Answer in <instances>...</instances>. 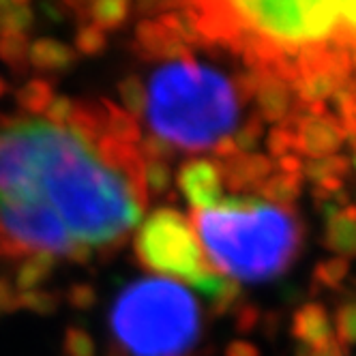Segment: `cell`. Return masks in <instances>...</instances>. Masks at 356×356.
<instances>
[{
    "instance_id": "cell-1",
    "label": "cell",
    "mask_w": 356,
    "mask_h": 356,
    "mask_svg": "<svg viewBox=\"0 0 356 356\" xmlns=\"http://www.w3.org/2000/svg\"><path fill=\"white\" fill-rule=\"evenodd\" d=\"M29 134L41 197L75 243L90 249L112 247L142 223L144 211L124 178L101 163L95 150L67 127L29 118Z\"/></svg>"
},
{
    "instance_id": "cell-2",
    "label": "cell",
    "mask_w": 356,
    "mask_h": 356,
    "mask_svg": "<svg viewBox=\"0 0 356 356\" xmlns=\"http://www.w3.org/2000/svg\"><path fill=\"white\" fill-rule=\"evenodd\" d=\"M189 223L207 260L234 282H273L292 268L302 247L294 209L266 204L256 195H230L211 211H191Z\"/></svg>"
},
{
    "instance_id": "cell-3",
    "label": "cell",
    "mask_w": 356,
    "mask_h": 356,
    "mask_svg": "<svg viewBox=\"0 0 356 356\" xmlns=\"http://www.w3.org/2000/svg\"><path fill=\"white\" fill-rule=\"evenodd\" d=\"M241 99L230 78L195 60H176L150 75L146 116L157 138L189 152L213 148L236 129Z\"/></svg>"
},
{
    "instance_id": "cell-4",
    "label": "cell",
    "mask_w": 356,
    "mask_h": 356,
    "mask_svg": "<svg viewBox=\"0 0 356 356\" xmlns=\"http://www.w3.org/2000/svg\"><path fill=\"white\" fill-rule=\"evenodd\" d=\"M110 326L131 356H185L202 330L191 292L161 277L127 286L112 305Z\"/></svg>"
},
{
    "instance_id": "cell-5",
    "label": "cell",
    "mask_w": 356,
    "mask_h": 356,
    "mask_svg": "<svg viewBox=\"0 0 356 356\" xmlns=\"http://www.w3.org/2000/svg\"><path fill=\"white\" fill-rule=\"evenodd\" d=\"M134 253L142 268L193 284L213 264L207 260L189 219L174 209L148 215L134 238Z\"/></svg>"
},
{
    "instance_id": "cell-6",
    "label": "cell",
    "mask_w": 356,
    "mask_h": 356,
    "mask_svg": "<svg viewBox=\"0 0 356 356\" xmlns=\"http://www.w3.org/2000/svg\"><path fill=\"white\" fill-rule=\"evenodd\" d=\"M0 232L29 253L45 251L67 258L78 245L45 202L0 207Z\"/></svg>"
},
{
    "instance_id": "cell-7",
    "label": "cell",
    "mask_w": 356,
    "mask_h": 356,
    "mask_svg": "<svg viewBox=\"0 0 356 356\" xmlns=\"http://www.w3.org/2000/svg\"><path fill=\"white\" fill-rule=\"evenodd\" d=\"M292 131H294V155L307 159L337 155L339 148L348 140L341 122L333 112H328L326 106L302 110L292 124Z\"/></svg>"
},
{
    "instance_id": "cell-8",
    "label": "cell",
    "mask_w": 356,
    "mask_h": 356,
    "mask_svg": "<svg viewBox=\"0 0 356 356\" xmlns=\"http://www.w3.org/2000/svg\"><path fill=\"white\" fill-rule=\"evenodd\" d=\"M176 183L191 204V211H211L225 197L221 170L215 159L185 161L176 172Z\"/></svg>"
},
{
    "instance_id": "cell-9",
    "label": "cell",
    "mask_w": 356,
    "mask_h": 356,
    "mask_svg": "<svg viewBox=\"0 0 356 356\" xmlns=\"http://www.w3.org/2000/svg\"><path fill=\"white\" fill-rule=\"evenodd\" d=\"M260 78L253 90L251 99L256 104V114L262 118V122H273V124H284L290 127L302 112L294 88L288 80H284L282 75L270 73V71H258Z\"/></svg>"
},
{
    "instance_id": "cell-10",
    "label": "cell",
    "mask_w": 356,
    "mask_h": 356,
    "mask_svg": "<svg viewBox=\"0 0 356 356\" xmlns=\"http://www.w3.org/2000/svg\"><path fill=\"white\" fill-rule=\"evenodd\" d=\"M134 52L150 63H176V60H193L191 47L178 41L168 29H163L157 19L146 17L140 19L134 35Z\"/></svg>"
},
{
    "instance_id": "cell-11",
    "label": "cell",
    "mask_w": 356,
    "mask_h": 356,
    "mask_svg": "<svg viewBox=\"0 0 356 356\" xmlns=\"http://www.w3.org/2000/svg\"><path fill=\"white\" fill-rule=\"evenodd\" d=\"M219 170H221L223 187L236 195L245 191L256 193L266 178L275 174L277 168L268 155L251 152V155H234L232 159L219 163Z\"/></svg>"
},
{
    "instance_id": "cell-12",
    "label": "cell",
    "mask_w": 356,
    "mask_h": 356,
    "mask_svg": "<svg viewBox=\"0 0 356 356\" xmlns=\"http://www.w3.org/2000/svg\"><path fill=\"white\" fill-rule=\"evenodd\" d=\"M290 333L294 339H298V343L309 346L314 350H318V348H322L328 341L335 339L330 316H328L324 305L316 302V300L300 305V307L294 312Z\"/></svg>"
},
{
    "instance_id": "cell-13",
    "label": "cell",
    "mask_w": 356,
    "mask_h": 356,
    "mask_svg": "<svg viewBox=\"0 0 356 356\" xmlns=\"http://www.w3.org/2000/svg\"><path fill=\"white\" fill-rule=\"evenodd\" d=\"M322 247L337 258H356V207L348 204L324 221Z\"/></svg>"
},
{
    "instance_id": "cell-14",
    "label": "cell",
    "mask_w": 356,
    "mask_h": 356,
    "mask_svg": "<svg viewBox=\"0 0 356 356\" xmlns=\"http://www.w3.org/2000/svg\"><path fill=\"white\" fill-rule=\"evenodd\" d=\"M67 11L78 15L82 24L90 19L99 31H118L129 19L131 5L127 0H95V3H65Z\"/></svg>"
},
{
    "instance_id": "cell-15",
    "label": "cell",
    "mask_w": 356,
    "mask_h": 356,
    "mask_svg": "<svg viewBox=\"0 0 356 356\" xmlns=\"http://www.w3.org/2000/svg\"><path fill=\"white\" fill-rule=\"evenodd\" d=\"M78 63V52L56 39L41 37L29 47V65L43 73H63Z\"/></svg>"
},
{
    "instance_id": "cell-16",
    "label": "cell",
    "mask_w": 356,
    "mask_h": 356,
    "mask_svg": "<svg viewBox=\"0 0 356 356\" xmlns=\"http://www.w3.org/2000/svg\"><path fill=\"white\" fill-rule=\"evenodd\" d=\"M67 129L80 138L84 144L95 148V144L106 136V112L95 101H75Z\"/></svg>"
},
{
    "instance_id": "cell-17",
    "label": "cell",
    "mask_w": 356,
    "mask_h": 356,
    "mask_svg": "<svg viewBox=\"0 0 356 356\" xmlns=\"http://www.w3.org/2000/svg\"><path fill=\"white\" fill-rule=\"evenodd\" d=\"M302 181H305L302 174L277 172L266 178L256 193L266 200V204L282 207V209H294V204L302 193Z\"/></svg>"
},
{
    "instance_id": "cell-18",
    "label": "cell",
    "mask_w": 356,
    "mask_h": 356,
    "mask_svg": "<svg viewBox=\"0 0 356 356\" xmlns=\"http://www.w3.org/2000/svg\"><path fill=\"white\" fill-rule=\"evenodd\" d=\"M56 266V256L45 251H33L24 258L15 273V290L17 292H31L39 290V286L52 275Z\"/></svg>"
},
{
    "instance_id": "cell-19",
    "label": "cell",
    "mask_w": 356,
    "mask_h": 356,
    "mask_svg": "<svg viewBox=\"0 0 356 356\" xmlns=\"http://www.w3.org/2000/svg\"><path fill=\"white\" fill-rule=\"evenodd\" d=\"M101 108L106 112V136H110L116 142L138 146L142 136L140 122L127 114L120 106H116L110 99H101Z\"/></svg>"
},
{
    "instance_id": "cell-20",
    "label": "cell",
    "mask_w": 356,
    "mask_h": 356,
    "mask_svg": "<svg viewBox=\"0 0 356 356\" xmlns=\"http://www.w3.org/2000/svg\"><path fill=\"white\" fill-rule=\"evenodd\" d=\"M350 275V260L346 258H328L322 260L314 266V275H312V286H309V294H316L320 290H330V292H341L343 284Z\"/></svg>"
},
{
    "instance_id": "cell-21",
    "label": "cell",
    "mask_w": 356,
    "mask_h": 356,
    "mask_svg": "<svg viewBox=\"0 0 356 356\" xmlns=\"http://www.w3.org/2000/svg\"><path fill=\"white\" fill-rule=\"evenodd\" d=\"M35 24V11L22 0H0V37L29 35Z\"/></svg>"
},
{
    "instance_id": "cell-22",
    "label": "cell",
    "mask_w": 356,
    "mask_h": 356,
    "mask_svg": "<svg viewBox=\"0 0 356 356\" xmlns=\"http://www.w3.org/2000/svg\"><path fill=\"white\" fill-rule=\"evenodd\" d=\"M352 172V163L350 157L346 155H330V157H320V159H307L302 161V178H307L314 185L322 183V181H330V178H343Z\"/></svg>"
},
{
    "instance_id": "cell-23",
    "label": "cell",
    "mask_w": 356,
    "mask_h": 356,
    "mask_svg": "<svg viewBox=\"0 0 356 356\" xmlns=\"http://www.w3.org/2000/svg\"><path fill=\"white\" fill-rule=\"evenodd\" d=\"M54 99V88L52 82H47L43 78H33L24 84L15 92V101L22 110H26L29 114H45L47 106Z\"/></svg>"
},
{
    "instance_id": "cell-24",
    "label": "cell",
    "mask_w": 356,
    "mask_h": 356,
    "mask_svg": "<svg viewBox=\"0 0 356 356\" xmlns=\"http://www.w3.org/2000/svg\"><path fill=\"white\" fill-rule=\"evenodd\" d=\"M118 97L122 110L134 116L136 120L144 116L146 112V86L140 75H127L118 82Z\"/></svg>"
},
{
    "instance_id": "cell-25",
    "label": "cell",
    "mask_w": 356,
    "mask_h": 356,
    "mask_svg": "<svg viewBox=\"0 0 356 356\" xmlns=\"http://www.w3.org/2000/svg\"><path fill=\"white\" fill-rule=\"evenodd\" d=\"M29 35H3L0 37V60L15 73L29 67Z\"/></svg>"
},
{
    "instance_id": "cell-26",
    "label": "cell",
    "mask_w": 356,
    "mask_h": 356,
    "mask_svg": "<svg viewBox=\"0 0 356 356\" xmlns=\"http://www.w3.org/2000/svg\"><path fill=\"white\" fill-rule=\"evenodd\" d=\"M232 140H234V146L238 150V155H251V152H256L258 146L264 140V122H262V118L256 112H253L238 127L236 134L232 136Z\"/></svg>"
},
{
    "instance_id": "cell-27",
    "label": "cell",
    "mask_w": 356,
    "mask_h": 356,
    "mask_svg": "<svg viewBox=\"0 0 356 356\" xmlns=\"http://www.w3.org/2000/svg\"><path fill=\"white\" fill-rule=\"evenodd\" d=\"M108 47V37L104 31H99L92 24L84 22L80 24L78 33H75V52L82 56H99L104 54Z\"/></svg>"
},
{
    "instance_id": "cell-28",
    "label": "cell",
    "mask_w": 356,
    "mask_h": 356,
    "mask_svg": "<svg viewBox=\"0 0 356 356\" xmlns=\"http://www.w3.org/2000/svg\"><path fill=\"white\" fill-rule=\"evenodd\" d=\"M17 305L19 309H29L37 316H52L58 309L60 298L58 294L49 290H31V292H17Z\"/></svg>"
},
{
    "instance_id": "cell-29",
    "label": "cell",
    "mask_w": 356,
    "mask_h": 356,
    "mask_svg": "<svg viewBox=\"0 0 356 356\" xmlns=\"http://www.w3.org/2000/svg\"><path fill=\"white\" fill-rule=\"evenodd\" d=\"M142 178H144V187H146L148 197L163 195L172 187V170L163 161H144Z\"/></svg>"
},
{
    "instance_id": "cell-30",
    "label": "cell",
    "mask_w": 356,
    "mask_h": 356,
    "mask_svg": "<svg viewBox=\"0 0 356 356\" xmlns=\"http://www.w3.org/2000/svg\"><path fill=\"white\" fill-rule=\"evenodd\" d=\"M335 328H337V341L346 348L356 346V298H348L339 302L335 312Z\"/></svg>"
},
{
    "instance_id": "cell-31",
    "label": "cell",
    "mask_w": 356,
    "mask_h": 356,
    "mask_svg": "<svg viewBox=\"0 0 356 356\" xmlns=\"http://www.w3.org/2000/svg\"><path fill=\"white\" fill-rule=\"evenodd\" d=\"M241 298H243L241 284L234 282V279H230V277H225V282L219 288V292L209 300L213 316H225V314L234 312L238 305H241Z\"/></svg>"
},
{
    "instance_id": "cell-32",
    "label": "cell",
    "mask_w": 356,
    "mask_h": 356,
    "mask_svg": "<svg viewBox=\"0 0 356 356\" xmlns=\"http://www.w3.org/2000/svg\"><path fill=\"white\" fill-rule=\"evenodd\" d=\"M266 150L273 161L282 159L286 155H294V131L290 127L275 124L266 136Z\"/></svg>"
},
{
    "instance_id": "cell-33",
    "label": "cell",
    "mask_w": 356,
    "mask_h": 356,
    "mask_svg": "<svg viewBox=\"0 0 356 356\" xmlns=\"http://www.w3.org/2000/svg\"><path fill=\"white\" fill-rule=\"evenodd\" d=\"M63 350L67 356H95L97 348H95V339L90 337V333H86L80 326H69L65 333V341H63Z\"/></svg>"
},
{
    "instance_id": "cell-34",
    "label": "cell",
    "mask_w": 356,
    "mask_h": 356,
    "mask_svg": "<svg viewBox=\"0 0 356 356\" xmlns=\"http://www.w3.org/2000/svg\"><path fill=\"white\" fill-rule=\"evenodd\" d=\"M138 152H140V157L144 161H172L174 155H176V150L172 144H168L165 140L157 138V136H146L140 140L138 144Z\"/></svg>"
},
{
    "instance_id": "cell-35",
    "label": "cell",
    "mask_w": 356,
    "mask_h": 356,
    "mask_svg": "<svg viewBox=\"0 0 356 356\" xmlns=\"http://www.w3.org/2000/svg\"><path fill=\"white\" fill-rule=\"evenodd\" d=\"M73 106H75V101L71 97H65V95L54 97L52 104H49L45 110V122L52 124V127H67L71 112H73Z\"/></svg>"
},
{
    "instance_id": "cell-36",
    "label": "cell",
    "mask_w": 356,
    "mask_h": 356,
    "mask_svg": "<svg viewBox=\"0 0 356 356\" xmlns=\"http://www.w3.org/2000/svg\"><path fill=\"white\" fill-rule=\"evenodd\" d=\"M262 320V312L258 305L253 302H243L234 309V322H236V330L238 333H251Z\"/></svg>"
},
{
    "instance_id": "cell-37",
    "label": "cell",
    "mask_w": 356,
    "mask_h": 356,
    "mask_svg": "<svg viewBox=\"0 0 356 356\" xmlns=\"http://www.w3.org/2000/svg\"><path fill=\"white\" fill-rule=\"evenodd\" d=\"M67 302L71 305L73 309H90L95 307L97 302V292L90 284H73L69 290H67Z\"/></svg>"
},
{
    "instance_id": "cell-38",
    "label": "cell",
    "mask_w": 356,
    "mask_h": 356,
    "mask_svg": "<svg viewBox=\"0 0 356 356\" xmlns=\"http://www.w3.org/2000/svg\"><path fill=\"white\" fill-rule=\"evenodd\" d=\"M19 309L17 305V292L15 288L7 282V279H0V316H7Z\"/></svg>"
},
{
    "instance_id": "cell-39",
    "label": "cell",
    "mask_w": 356,
    "mask_h": 356,
    "mask_svg": "<svg viewBox=\"0 0 356 356\" xmlns=\"http://www.w3.org/2000/svg\"><path fill=\"white\" fill-rule=\"evenodd\" d=\"M213 155H215V161H219V163H223V161H227V159H232L234 155H238V150H236V146H234L232 136H225V138H221L219 142H215V146H213Z\"/></svg>"
},
{
    "instance_id": "cell-40",
    "label": "cell",
    "mask_w": 356,
    "mask_h": 356,
    "mask_svg": "<svg viewBox=\"0 0 356 356\" xmlns=\"http://www.w3.org/2000/svg\"><path fill=\"white\" fill-rule=\"evenodd\" d=\"M225 356H260V350H258V346H253L251 341L234 339V341L227 343Z\"/></svg>"
},
{
    "instance_id": "cell-41",
    "label": "cell",
    "mask_w": 356,
    "mask_h": 356,
    "mask_svg": "<svg viewBox=\"0 0 356 356\" xmlns=\"http://www.w3.org/2000/svg\"><path fill=\"white\" fill-rule=\"evenodd\" d=\"M39 11L43 13L45 19L54 22V24L65 22V17H67V13H69L67 7L60 5V3H41V5H39Z\"/></svg>"
},
{
    "instance_id": "cell-42",
    "label": "cell",
    "mask_w": 356,
    "mask_h": 356,
    "mask_svg": "<svg viewBox=\"0 0 356 356\" xmlns=\"http://www.w3.org/2000/svg\"><path fill=\"white\" fill-rule=\"evenodd\" d=\"M339 13L346 24L356 29V3H339Z\"/></svg>"
},
{
    "instance_id": "cell-43",
    "label": "cell",
    "mask_w": 356,
    "mask_h": 356,
    "mask_svg": "<svg viewBox=\"0 0 356 356\" xmlns=\"http://www.w3.org/2000/svg\"><path fill=\"white\" fill-rule=\"evenodd\" d=\"M7 92H9V82L0 75V97H5Z\"/></svg>"
},
{
    "instance_id": "cell-44",
    "label": "cell",
    "mask_w": 356,
    "mask_h": 356,
    "mask_svg": "<svg viewBox=\"0 0 356 356\" xmlns=\"http://www.w3.org/2000/svg\"><path fill=\"white\" fill-rule=\"evenodd\" d=\"M350 163H352V170H354V176H356V150H352V157H350Z\"/></svg>"
},
{
    "instance_id": "cell-45",
    "label": "cell",
    "mask_w": 356,
    "mask_h": 356,
    "mask_svg": "<svg viewBox=\"0 0 356 356\" xmlns=\"http://www.w3.org/2000/svg\"><path fill=\"white\" fill-rule=\"evenodd\" d=\"M352 294H356V277L352 279Z\"/></svg>"
},
{
    "instance_id": "cell-46",
    "label": "cell",
    "mask_w": 356,
    "mask_h": 356,
    "mask_svg": "<svg viewBox=\"0 0 356 356\" xmlns=\"http://www.w3.org/2000/svg\"><path fill=\"white\" fill-rule=\"evenodd\" d=\"M0 279H3V277H0Z\"/></svg>"
},
{
    "instance_id": "cell-47",
    "label": "cell",
    "mask_w": 356,
    "mask_h": 356,
    "mask_svg": "<svg viewBox=\"0 0 356 356\" xmlns=\"http://www.w3.org/2000/svg\"><path fill=\"white\" fill-rule=\"evenodd\" d=\"M354 207H356V204H354Z\"/></svg>"
}]
</instances>
